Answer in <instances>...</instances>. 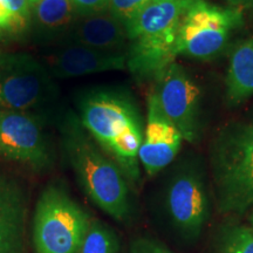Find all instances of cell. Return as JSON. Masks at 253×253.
<instances>
[{
  "mask_svg": "<svg viewBox=\"0 0 253 253\" xmlns=\"http://www.w3.org/2000/svg\"><path fill=\"white\" fill-rule=\"evenodd\" d=\"M78 112L81 125L97 145L126 178L137 181L144 121L131 95L122 89L94 88L79 97Z\"/></svg>",
  "mask_w": 253,
  "mask_h": 253,
  "instance_id": "1",
  "label": "cell"
},
{
  "mask_svg": "<svg viewBox=\"0 0 253 253\" xmlns=\"http://www.w3.org/2000/svg\"><path fill=\"white\" fill-rule=\"evenodd\" d=\"M59 126L63 151L87 197L114 219H128L130 192L121 168L91 138L77 115L65 114Z\"/></svg>",
  "mask_w": 253,
  "mask_h": 253,
  "instance_id": "2",
  "label": "cell"
},
{
  "mask_svg": "<svg viewBox=\"0 0 253 253\" xmlns=\"http://www.w3.org/2000/svg\"><path fill=\"white\" fill-rule=\"evenodd\" d=\"M188 1L151 0L126 25V69L136 80L155 81L178 58V26Z\"/></svg>",
  "mask_w": 253,
  "mask_h": 253,
  "instance_id": "3",
  "label": "cell"
},
{
  "mask_svg": "<svg viewBox=\"0 0 253 253\" xmlns=\"http://www.w3.org/2000/svg\"><path fill=\"white\" fill-rule=\"evenodd\" d=\"M211 170L218 208L240 213L253 207V125L233 122L211 144Z\"/></svg>",
  "mask_w": 253,
  "mask_h": 253,
  "instance_id": "4",
  "label": "cell"
},
{
  "mask_svg": "<svg viewBox=\"0 0 253 253\" xmlns=\"http://www.w3.org/2000/svg\"><path fill=\"white\" fill-rule=\"evenodd\" d=\"M90 223L89 214L62 185H47L34 211V252L79 253Z\"/></svg>",
  "mask_w": 253,
  "mask_h": 253,
  "instance_id": "5",
  "label": "cell"
},
{
  "mask_svg": "<svg viewBox=\"0 0 253 253\" xmlns=\"http://www.w3.org/2000/svg\"><path fill=\"white\" fill-rule=\"evenodd\" d=\"M59 89L43 62L28 53L0 55V109L47 119L55 109Z\"/></svg>",
  "mask_w": 253,
  "mask_h": 253,
  "instance_id": "6",
  "label": "cell"
},
{
  "mask_svg": "<svg viewBox=\"0 0 253 253\" xmlns=\"http://www.w3.org/2000/svg\"><path fill=\"white\" fill-rule=\"evenodd\" d=\"M244 25V12L207 0H189L177 37V56L211 60L219 56Z\"/></svg>",
  "mask_w": 253,
  "mask_h": 253,
  "instance_id": "7",
  "label": "cell"
},
{
  "mask_svg": "<svg viewBox=\"0 0 253 253\" xmlns=\"http://www.w3.org/2000/svg\"><path fill=\"white\" fill-rule=\"evenodd\" d=\"M151 94L164 115L190 143L201 140L203 131V97L197 80L178 62H172L155 80Z\"/></svg>",
  "mask_w": 253,
  "mask_h": 253,
  "instance_id": "8",
  "label": "cell"
},
{
  "mask_svg": "<svg viewBox=\"0 0 253 253\" xmlns=\"http://www.w3.org/2000/svg\"><path fill=\"white\" fill-rule=\"evenodd\" d=\"M43 122L36 114L0 109V158L36 171L49 169L53 154Z\"/></svg>",
  "mask_w": 253,
  "mask_h": 253,
  "instance_id": "9",
  "label": "cell"
},
{
  "mask_svg": "<svg viewBox=\"0 0 253 253\" xmlns=\"http://www.w3.org/2000/svg\"><path fill=\"white\" fill-rule=\"evenodd\" d=\"M173 224L188 236L201 232L209 214V196L203 175L195 166H186L173 176L166 197Z\"/></svg>",
  "mask_w": 253,
  "mask_h": 253,
  "instance_id": "10",
  "label": "cell"
},
{
  "mask_svg": "<svg viewBox=\"0 0 253 253\" xmlns=\"http://www.w3.org/2000/svg\"><path fill=\"white\" fill-rule=\"evenodd\" d=\"M184 141L181 131L164 115L153 94L148 97L147 119L138 161L149 176L169 166Z\"/></svg>",
  "mask_w": 253,
  "mask_h": 253,
  "instance_id": "11",
  "label": "cell"
},
{
  "mask_svg": "<svg viewBox=\"0 0 253 253\" xmlns=\"http://www.w3.org/2000/svg\"><path fill=\"white\" fill-rule=\"evenodd\" d=\"M43 63L54 79H71L126 69V54L101 52L78 43L63 42L50 47Z\"/></svg>",
  "mask_w": 253,
  "mask_h": 253,
  "instance_id": "12",
  "label": "cell"
},
{
  "mask_svg": "<svg viewBox=\"0 0 253 253\" xmlns=\"http://www.w3.org/2000/svg\"><path fill=\"white\" fill-rule=\"evenodd\" d=\"M27 196L20 183L0 173V253H26Z\"/></svg>",
  "mask_w": 253,
  "mask_h": 253,
  "instance_id": "13",
  "label": "cell"
},
{
  "mask_svg": "<svg viewBox=\"0 0 253 253\" xmlns=\"http://www.w3.org/2000/svg\"><path fill=\"white\" fill-rule=\"evenodd\" d=\"M65 42L78 43L101 52L126 54L128 34L125 24L108 11H103L79 15Z\"/></svg>",
  "mask_w": 253,
  "mask_h": 253,
  "instance_id": "14",
  "label": "cell"
},
{
  "mask_svg": "<svg viewBox=\"0 0 253 253\" xmlns=\"http://www.w3.org/2000/svg\"><path fill=\"white\" fill-rule=\"evenodd\" d=\"M78 18L72 0H39L32 5L30 36L38 45H60L67 40Z\"/></svg>",
  "mask_w": 253,
  "mask_h": 253,
  "instance_id": "15",
  "label": "cell"
},
{
  "mask_svg": "<svg viewBox=\"0 0 253 253\" xmlns=\"http://www.w3.org/2000/svg\"><path fill=\"white\" fill-rule=\"evenodd\" d=\"M225 87L226 99L231 104L242 103L253 96V34L233 49Z\"/></svg>",
  "mask_w": 253,
  "mask_h": 253,
  "instance_id": "16",
  "label": "cell"
},
{
  "mask_svg": "<svg viewBox=\"0 0 253 253\" xmlns=\"http://www.w3.org/2000/svg\"><path fill=\"white\" fill-rule=\"evenodd\" d=\"M79 253H119L115 232L100 220H91Z\"/></svg>",
  "mask_w": 253,
  "mask_h": 253,
  "instance_id": "17",
  "label": "cell"
},
{
  "mask_svg": "<svg viewBox=\"0 0 253 253\" xmlns=\"http://www.w3.org/2000/svg\"><path fill=\"white\" fill-rule=\"evenodd\" d=\"M220 253H253V230L248 226L231 227L221 240Z\"/></svg>",
  "mask_w": 253,
  "mask_h": 253,
  "instance_id": "18",
  "label": "cell"
},
{
  "mask_svg": "<svg viewBox=\"0 0 253 253\" xmlns=\"http://www.w3.org/2000/svg\"><path fill=\"white\" fill-rule=\"evenodd\" d=\"M151 0H109L108 12L125 26Z\"/></svg>",
  "mask_w": 253,
  "mask_h": 253,
  "instance_id": "19",
  "label": "cell"
},
{
  "mask_svg": "<svg viewBox=\"0 0 253 253\" xmlns=\"http://www.w3.org/2000/svg\"><path fill=\"white\" fill-rule=\"evenodd\" d=\"M13 17L26 36L31 33L32 4L30 0H0Z\"/></svg>",
  "mask_w": 253,
  "mask_h": 253,
  "instance_id": "20",
  "label": "cell"
},
{
  "mask_svg": "<svg viewBox=\"0 0 253 253\" xmlns=\"http://www.w3.org/2000/svg\"><path fill=\"white\" fill-rule=\"evenodd\" d=\"M79 15H88L108 11L109 0H72Z\"/></svg>",
  "mask_w": 253,
  "mask_h": 253,
  "instance_id": "21",
  "label": "cell"
},
{
  "mask_svg": "<svg viewBox=\"0 0 253 253\" xmlns=\"http://www.w3.org/2000/svg\"><path fill=\"white\" fill-rule=\"evenodd\" d=\"M130 253H172L158 243L150 239H138L132 244Z\"/></svg>",
  "mask_w": 253,
  "mask_h": 253,
  "instance_id": "22",
  "label": "cell"
},
{
  "mask_svg": "<svg viewBox=\"0 0 253 253\" xmlns=\"http://www.w3.org/2000/svg\"><path fill=\"white\" fill-rule=\"evenodd\" d=\"M230 7L238 8L242 12H253V0H225Z\"/></svg>",
  "mask_w": 253,
  "mask_h": 253,
  "instance_id": "23",
  "label": "cell"
},
{
  "mask_svg": "<svg viewBox=\"0 0 253 253\" xmlns=\"http://www.w3.org/2000/svg\"><path fill=\"white\" fill-rule=\"evenodd\" d=\"M250 224H251V229L253 230V211H252V213H251V216H250Z\"/></svg>",
  "mask_w": 253,
  "mask_h": 253,
  "instance_id": "24",
  "label": "cell"
},
{
  "mask_svg": "<svg viewBox=\"0 0 253 253\" xmlns=\"http://www.w3.org/2000/svg\"><path fill=\"white\" fill-rule=\"evenodd\" d=\"M38 1H39V0H30V2H31L32 5H33V4H36V2H38Z\"/></svg>",
  "mask_w": 253,
  "mask_h": 253,
  "instance_id": "25",
  "label": "cell"
},
{
  "mask_svg": "<svg viewBox=\"0 0 253 253\" xmlns=\"http://www.w3.org/2000/svg\"><path fill=\"white\" fill-rule=\"evenodd\" d=\"M0 55H1V50H0Z\"/></svg>",
  "mask_w": 253,
  "mask_h": 253,
  "instance_id": "26",
  "label": "cell"
}]
</instances>
